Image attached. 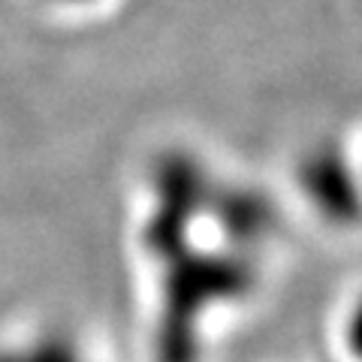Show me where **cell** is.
I'll list each match as a JSON object with an SVG mask.
<instances>
[{
  "instance_id": "1",
  "label": "cell",
  "mask_w": 362,
  "mask_h": 362,
  "mask_svg": "<svg viewBox=\"0 0 362 362\" xmlns=\"http://www.w3.org/2000/svg\"><path fill=\"white\" fill-rule=\"evenodd\" d=\"M166 263L163 320L157 329L160 362H197V323L211 305L235 299L254 284L245 257L178 251Z\"/></svg>"
},
{
  "instance_id": "2",
  "label": "cell",
  "mask_w": 362,
  "mask_h": 362,
  "mask_svg": "<svg viewBox=\"0 0 362 362\" xmlns=\"http://www.w3.org/2000/svg\"><path fill=\"white\" fill-rule=\"evenodd\" d=\"M157 209L145 226V245L157 259L185 251L187 226L199 209L209 206L211 187L206 173L187 154H169L157 169Z\"/></svg>"
},
{
  "instance_id": "3",
  "label": "cell",
  "mask_w": 362,
  "mask_h": 362,
  "mask_svg": "<svg viewBox=\"0 0 362 362\" xmlns=\"http://www.w3.org/2000/svg\"><path fill=\"white\" fill-rule=\"evenodd\" d=\"M302 190L311 206L332 223H356L362 218V187L344 154L332 148L314 151L302 166Z\"/></svg>"
},
{
  "instance_id": "4",
  "label": "cell",
  "mask_w": 362,
  "mask_h": 362,
  "mask_svg": "<svg viewBox=\"0 0 362 362\" xmlns=\"http://www.w3.org/2000/svg\"><path fill=\"white\" fill-rule=\"evenodd\" d=\"M214 211H218V223L223 226V233L235 245L259 242L275 226V211L257 190L226 187L221 194L214 190Z\"/></svg>"
},
{
  "instance_id": "5",
  "label": "cell",
  "mask_w": 362,
  "mask_h": 362,
  "mask_svg": "<svg viewBox=\"0 0 362 362\" xmlns=\"http://www.w3.org/2000/svg\"><path fill=\"white\" fill-rule=\"evenodd\" d=\"M0 362H88V359L73 341L58 338V335H45L40 341H33L30 347L0 354Z\"/></svg>"
},
{
  "instance_id": "6",
  "label": "cell",
  "mask_w": 362,
  "mask_h": 362,
  "mask_svg": "<svg viewBox=\"0 0 362 362\" xmlns=\"http://www.w3.org/2000/svg\"><path fill=\"white\" fill-rule=\"evenodd\" d=\"M347 344L350 350L362 359V299L356 302L354 314H350V323H347Z\"/></svg>"
}]
</instances>
